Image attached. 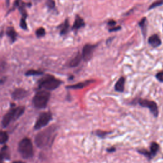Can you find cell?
<instances>
[{"instance_id":"obj_1","label":"cell","mask_w":163,"mask_h":163,"mask_svg":"<svg viewBox=\"0 0 163 163\" xmlns=\"http://www.w3.org/2000/svg\"><path fill=\"white\" fill-rule=\"evenodd\" d=\"M57 128L52 126L42 131L35 137V144L39 148H45L50 146L56 136Z\"/></svg>"},{"instance_id":"obj_2","label":"cell","mask_w":163,"mask_h":163,"mask_svg":"<svg viewBox=\"0 0 163 163\" xmlns=\"http://www.w3.org/2000/svg\"><path fill=\"white\" fill-rule=\"evenodd\" d=\"M62 81L55 78L52 75H47L39 81V89H44L46 90H54L60 86Z\"/></svg>"},{"instance_id":"obj_3","label":"cell","mask_w":163,"mask_h":163,"mask_svg":"<svg viewBox=\"0 0 163 163\" xmlns=\"http://www.w3.org/2000/svg\"><path fill=\"white\" fill-rule=\"evenodd\" d=\"M25 112L24 106H18L16 108L11 109L4 115L1 124L3 128H6L13 121H16Z\"/></svg>"},{"instance_id":"obj_4","label":"cell","mask_w":163,"mask_h":163,"mask_svg":"<svg viewBox=\"0 0 163 163\" xmlns=\"http://www.w3.org/2000/svg\"><path fill=\"white\" fill-rule=\"evenodd\" d=\"M19 152L24 159H29L33 156V145L32 141L28 138H23L19 142Z\"/></svg>"},{"instance_id":"obj_5","label":"cell","mask_w":163,"mask_h":163,"mask_svg":"<svg viewBox=\"0 0 163 163\" xmlns=\"http://www.w3.org/2000/svg\"><path fill=\"white\" fill-rule=\"evenodd\" d=\"M50 98V93L47 90H39L35 94L33 98L34 107L38 109L45 108Z\"/></svg>"},{"instance_id":"obj_6","label":"cell","mask_w":163,"mask_h":163,"mask_svg":"<svg viewBox=\"0 0 163 163\" xmlns=\"http://www.w3.org/2000/svg\"><path fill=\"white\" fill-rule=\"evenodd\" d=\"M52 118V115L50 112L42 113L35 123L34 129L35 130H39L44 128L51 121Z\"/></svg>"},{"instance_id":"obj_7","label":"cell","mask_w":163,"mask_h":163,"mask_svg":"<svg viewBox=\"0 0 163 163\" xmlns=\"http://www.w3.org/2000/svg\"><path fill=\"white\" fill-rule=\"evenodd\" d=\"M138 104L141 106L148 108L152 113L154 115V117H157L159 114L158 107L156 103L153 101H150L148 99H138Z\"/></svg>"},{"instance_id":"obj_8","label":"cell","mask_w":163,"mask_h":163,"mask_svg":"<svg viewBox=\"0 0 163 163\" xmlns=\"http://www.w3.org/2000/svg\"><path fill=\"white\" fill-rule=\"evenodd\" d=\"M96 48V45L91 44H86L83 47L82 55V58L85 61H89L93 57L94 50Z\"/></svg>"},{"instance_id":"obj_9","label":"cell","mask_w":163,"mask_h":163,"mask_svg":"<svg viewBox=\"0 0 163 163\" xmlns=\"http://www.w3.org/2000/svg\"><path fill=\"white\" fill-rule=\"evenodd\" d=\"M27 94H28V93L25 89L18 88L14 90L12 94H11V97L15 100H20V99H22L26 98Z\"/></svg>"},{"instance_id":"obj_10","label":"cell","mask_w":163,"mask_h":163,"mask_svg":"<svg viewBox=\"0 0 163 163\" xmlns=\"http://www.w3.org/2000/svg\"><path fill=\"white\" fill-rule=\"evenodd\" d=\"M95 81L93 80H85L83 82H79L78 83H76V84H74L72 85H68L66 87V88L68 89H83V88H84V87L89 85L90 84H91V83H93Z\"/></svg>"},{"instance_id":"obj_11","label":"cell","mask_w":163,"mask_h":163,"mask_svg":"<svg viewBox=\"0 0 163 163\" xmlns=\"http://www.w3.org/2000/svg\"><path fill=\"white\" fill-rule=\"evenodd\" d=\"M148 42L151 46L154 47V48L158 47L159 46H160L162 43L161 38L156 34H152V36H150L148 39Z\"/></svg>"},{"instance_id":"obj_12","label":"cell","mask_w":163,"mask_h":163,"mask_svg":"<svg viewBox=\"0 0 163 163\" xmlns=\"http://www.w3.org/2000/svg\"><path fill=\"white\" fill-rule=\"evenodd\" d=\"M84 25L85 22L83 21V19L79 16V15H77L73 25L72 26V29L74 31H77L79 29H80L81 27L84 26Z\"/></svg>"},{"instance_id":"obj_13","label":"cell","mask_w":163,"mask_h":163,"mask_svg":"<svg viewBox=\"0 0 163 163\" xmlns=\"http://www.w3.org/2000/svg\"><path fill=\"white\" fill-rule=\"evenodd\" d=\"M6 35L8 36V37L10 39L11 43H14L15 40H16L17 37V33L13 27H8L6 29Z\"/></svg>"},{"instance_id":"obj_14","label":"cell","mask_w":163,"mask_h":163,"mask_svg":"<svg viewBox=\"0 0 163 163\" xmlns=\"http://www.w3.org/2000/svg\"><path fill=\"white\" fill-rule=\"evenodd\" d=\"M125 87V78L124 77H121L118 79L115 85V90L118 93H122L124 90Z\"/></svg>"},{"instance_id":"obj_15","label":"cell","mask_w":163,"mask_h":163,"mask_svg":"<svg viewBox=\"0 0 163 163\" xmlns=\"http://www.w3.org/2000/svg\"><path fill=\"white\" fill-rule=\"evenodd\" d=\"M82 54H78L76 55L73 59H71L70 62H69V66L71 67H77V66L79 65L81 61H82Z\"/></svg>"},{"instance_id":"obj_16","label":"cell","mask_w":163,"mask_h":163,"mask_svg":"<svg viewBox=\"0 0 163 163\" xmlns=\"http://www.w3.org/2000/svg\"><path fill=\"white\" fill-rule=\"evenodd\" d=\"M10 153H9V147H8L6 145H4L1 151V162L4 159H10Z\"/></svg>"},{"instance_id":"obj_17","label":"cell","mask_w":163,"mask_h":163,"mask_svg":"<svg viewBox=\"0 0 163 163\" xmlns=\"http://www.w3.org/2000/svg\"><path fill=\"white\" fill-rule=\"evenodd\" d=\"M138 25L141 27L142 33L144 34V37H146V30H147V20L146 17H144L141 19V21L139 22Z\"/></svg>"},{"instance_id":"obj_18","label":"cell","mask_w":163,"mask_h":163,"mask_svg":"<svg viewBox=\"0 0 163 163\" xmlns=\"http://www.w3.org/2000/svg\"><path fill=\"white\" fill-rule=\"evenodd\" d=\"M159 149V146L156 142H153L150 145V158L152 159L156 156L157 152H158Z\"/></svg>"},{"instance_id":"obj_19","label":"cell","mask_w":163,"mask_h":163,"mask_svg":"<svg viewBox=\"0 0 163 163\" xmlns=\"http://www.w3.org/2000/svg\"><path fill=\"white\" fill-rule=\"evenodd\" d=\"M69 27H70L69 22H68V21H67V19H66L65 21V22L63 23L62 25H61L60 34L62 36L65 35L67 33V31H68Z\"/></svg>"},{"instance_id":"obj_20","label":"cell","mask_w":163,"mask_h":163,"mask_svg":"<svg viewBox=\"0 0 163 163\" xmlns=\"http://www.w3.org/2000/svg\"><path fill=\"white\" fill-rule=\"evenodd\" d=\"M9 140V135L8 133L5 131H2L1 133H0V144L1 145L5 144Z\"/></svg>"},{"instance_id":"obj_21","label":"cell","mask_w":163,"mask_h":163,"mask_svg":"<svg viewBox=\"0 0 163 163\" xmlns=\"http://www.w3.org/2000/svg\"><path fill=\"white\" fill-rule=\"evenodd\" d=\"M43 74V72L41 71L34 70H29L26 71L25 75L26 76H38Z\"/></svg>"},{"instance_id":"obj_22","label":"cell","mask_w":163,"mask_h":163,"mask_svg":"<svg viewBox=\"0 0 163 163\" xmlns=\"http://www.w3.org/2000/svg\"><path fill=\"white\" fill-rule=\"evenodd\" d=\"M163 5V0H157L156 1L154 2L150 5V6L149 7V10H152L155 8H157L158 6H162Z\"/></svg>"},{"instance_id":"obj_23","label":"cell","mask_w":163,"mask_h":163,"mask_svg":"<svg viewBox=\"0 0 163 163\" xmlns=\"http://www.w3.org/2000/svg\"><path fill=\"white\" fill-rule=\"evenodd\" d=\"M36 35L38 38H41L45 35V30L43 27H39L36 31Z\"/></svg>"},{"instance_id":"obj_24","label":"cell","mask_w":163,"mask_h":163,"mask_svg":"<svg viewBox=\"0 0 163 163\" xmlns=\"http://www.w3.org/2000/svg\"><path fill=\"white\" fill-rule=\"evenodd\" d=\"M26 20V17H22L21 21H20V27L24 30H26L27 28Z\"/></svg>"},{"instance_id":"obj_25","label":"cell","mask_w":163,"mask_h":163,"mask_svg":"<svg viewBox=\"0 0 163 163\" xmlns=\"http://www.w3.org/2000/svg\"><path fill=\"white\" fill-rule=\"evenodd\" d=\"M111 132H107V131H96V135L98 136L100 138H105L107 134L110 133Z\"/></svg>"},{"instance_id":"obj_26","label":"cell","mask_w":163,"mask_h":163,"mask_svg":"<svg viewBox=\"0 0 163 163\" xmlns=\"http://www.w3.org/2000/svg\"><path fill=\"white\" fill-rule=\"evenodd\" d=\"M46 5L47 7L49 8V9H52L54 8H55V3L54 0H47L46 2Z\"/></svg>"},{"instance_id":"obj_27","label":"cell","mask_w":163,"mask_h":163,"mask_svg":"<svg viewBox=\"0 0 163 163\" xmlns=\"http://www.w3.org/2000/svg\"><path fill=\"white\" fill-rule=\"evenodd\" d=\"M156 78L159 81L161 82H163V71H161V72H159L156 75Z\"/></svg>"},{"instance_id":"obj_28","label":"cell","mask_w":163,"mask_h":163,"mask_svg":"<svg viewBox=\"0 0 163 163\" xmlns=\"http://www.w3.org/2000/svg\"><path fill=\"white\" fill-rule=\"evenodd\" d=\"M121 29V26H116V27H112V28L110 29L109 31L110 32H113V31H117L120 30Z\"/></svg>"},{"instance_id":"obj_29","label":"cell","mask_w":163,"mask_h":163,"mask_svg":"<svg viewBox=\"0 0 163 163\" xmlns=\"http://www.w3.org/2000/svg\"><path fill=\"white\" fill-rule=\"evenodd\" d=\"M115 24H116V22L114 21L113 20H112V21H110L108 22V25L109 26H114Z\"/></svg>"},{"instance_id":"obj_30","label":"cell","mask_w":163,"mask_h":163,"mask_svg":"<svg viewBox=\"0 0 163 163\" xmlns=\"http://www.w3.org/2000/svg\"><path fill=\"white\" fill-rule=\"evenodd\" d=\"M106 150H107V152H113L115 151V147H110V148L107 149Z\"/></svg>"},{"instance_id":"obj_31","label":"cell","mask_w":163,"mask_h":163,"mask_svg":"<svg viewBox=\"0 0 163 163\" xmlns=\"http://www.w3.org/2000/svg\"><path fill=\"white\" fill-rule=\"evenodd\" d=\"M9 2H10V0H6V6H9Z\"/></svg>"},{"instance_id":"obj_32","label":"cell","mask_w":163,"mask_h":163,"mask_svg":"<svg viewBox=\"0 0 163 163\" xmlns=\"http://www.w3.org/2000/svg\"><path fill=\"white\" fill-rule=\"evenodd\" d=\"M13 163H24V162L21 161H14Z\"/></svg>"}]
</instances>
